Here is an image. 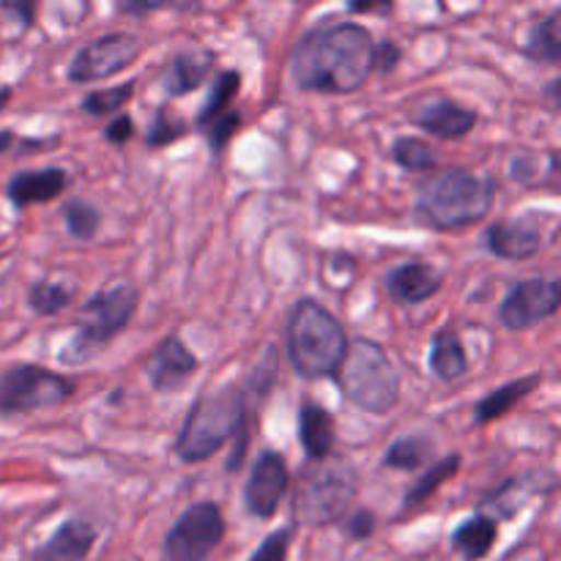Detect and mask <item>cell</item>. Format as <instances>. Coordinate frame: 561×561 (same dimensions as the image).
I'll use <instances>...</instances> for the list:
<instances>
[{"label":"cell","instance_id":"obj_1","mask_svg":"<svg viewBox=\"0 0 561 561\" xmlns=\"http://www.w3.org/2000/svg\"><path fill=\"white\" fill-rule=\"evenodd\" d=\"M376 38L359 22H327L301 33L290 49V77L296 88L327 96L356 93L370 75Z\"/></svg>","mask_w":561,"mask_h":561},{"label":"cell","instance_id":"obj_2","mask_svg":"<svg viewBox=\"0 0 561 561\" xmlns=\"http://www.w3.org/2000/svg\"><path fill=\"white\" fill-rule=\"evenodd\" d=\"M250 411L252 400L241 381L197 394L173 447L181 463H206L236 438H250Z\"/></svg>","mask_w":561,"mask_h":561},{"label":"cell","instance_id":"obj_3","mask_svg":"<svg viewBox=\"0 0 561 561\" xmlns=\"http://www.w3.org/2000/svg\"><path fill=\"white\" fill-rule=\"evenodd\" d=\"M496 179L471 168H444L416 186L414 214L438 233L466 230L482 222L496 201Z\"/></svg>","mask_w":561,"mask_h":561},{"label":"cell","instance_id":"obj_4","mask_svg":"<svg viewBox=\"0 0 561 561\" xmlns=\"http://www.w3.org/2000/svg\"><path fill=\"white\" fill-rule=\"evenodd\" d=\"M348 332L343 321L318 299L296 301L285 323V348L296 376L307 381L332 378L348 351Z\"/></svg>","mask_w":561,"mask_h":561},{"label":"cell","instance_id":"obj_5","mask_svg":"<svg viewBox=\"0 0 561 561\" xmlns=\"http://www.w3.org/2000/svg\"><path fill=\"white\" fill-rule=\"evenodd\" d=\"M332 378L343 398L370 416L389 414L403 398V376L398 365L387 348L370 337L351 340Z\"/></svg>","mask_w":561,"mask_h":561},{"label":"cell","instance_id":"obj_6","mask_svg":"<svg viewBox=\"0 0 561 561\" xmlns=\"http://www.w3.org/2000/svg\"><path fill=\"white\" fill-rule=\"evenodd\" d=\"M140 307V288L131 283H115L110 288L96 290L85 305L80 307L77 329L60 348V367H85L107 351L118 334L129 329Z\"/></svg>","mask_w":561,"mask_h":561},{"label":"cell","instance_id":"obj_7","mask_svg":"<svg viewBox=\"0 0 561 561\" xmlns=\"http://www.w3.org/2000/svg\"><path fill=\"white\" fill-rule=\"evenodd\" d=\"M359 496V471L348 458H327L299 471L294 488V520L307 529L343 524Z\"/></svg>","mask_w":561,"mask_h":561},{"label":"cell","instance_id":"obj_8","mask_svg":"<svg viewBox=\"0 0 561 561\" xmlns=\"http://www.w3.org/2000/svg\"><path fill=\"white\" fill-rule=\"evenodd\" d=\"M75 392V378L49 370V367L22 362V365L5 367L0 373V416L58 409V405L69 403Z\"/></svg>","mask_w":561,"mask_h":561},{"label":"cell","instance_id":"obj_9","mask_svg":"<svg viewBox=\"0 0 561 561\" xmlns=\"http://www.w3.org/2000/svg\"><path fill=\"white\" fill-rule=\"evenodd\" d=\"M228 524L214 502H195L179 515L162 542V561H208L222 546Z\"/></svg>","mask_w":561,"mask_h":561},{"label":"cell","instance_id":"obj_10","mask_svg":"<svg viewBox=\"0 0 561 561\" xmlns=\"http://www.w3.org/2000/svg\"><path fill=\"white\" fill-rule=\"evenodd\" d=\"M140 38L131 36V33H104V36L91 38L85 47L77 49L66 77H69V82H75V85H91V82L110 80V77L129 69V66L140 58Z\"/></svg>","mask_w":561,"mask_h":561},{"label":"cell","instance_id":"obj_11","mask_svg":"<svg viewBox=\"0 0 561 561\" xmlns=\"http://www.w3.org/2000/svg\"><path fill=\"white\" fill-rule=\"evenodd\" d=\"M561 307V283L553 277L520 279L499 305V323L507 332H526L551 321Z\"/></svg>","mask_w":561,"mask_h":561},{"label":"cell","instance_id":"obj_12","mask_svg":"<svg viewBox=\"0 0 561 561\" xmlns=\"http://www.w3.org/2000/svg\"><path fill=\"white\" fill-rule=\"evenodd\" d=\"M290 491V466L285 455L274 449H263L255 458L250 471V480L244 485V504L250 515L268 520L277 515L285 493Z\"/></svg>","mask_w":561,"mask_h":561},{"label":"cell","instance_id":"obj_13","mask_svg":"<svg viewBox=\"0 0 561 561\" xmlns=\"http://www.w3.org/2000/svg\"><path fill=\"white\" fill-rule=\"evenodd\" d=\"M197 370H201V359L195 356V351L179 334H168L148 356L146 381L153 392L175 394L192 381Z\"/></svg>","mask_w":561,"mask_h":561},{"label":"cell","instance_id":"obj_14","mask_svg":"<svg viewBox=\"0 0 561 561\" xmlns=\"http://www.w3.org/2000/svg\"><path fill=\"white\" fill-rule=\"evenodd\" d=\"M482 244L499 261L520 263L540 255L546 236H542V225L535 217H507L488 225Z\"/></svg>","mask_w":561,"mask_h":561},{"label":"cell","instance_id":"obj_15","mask_svg":"<svg viewBox=\"0 0 561 561\" xmlns=\"http://www.w3.org/2000/svg\"><path fill=\"white\" fill-rule=\"evenodd\" d=\"M409 118L416 129L427 131L438 140H463L466 135L474 131L480 115H477V110L466 107L449 96H427L416 107H411Z\"/></svg>","mask_w":561,"mask_h":561},{"label":"cell","instance_id":"obj_16","mask_svg":"<svg viewBox=\"0 0 561 561\" xmlns=\"http://www.w3.org/2000/svg\"><path fill=\"white\" fill-rule=\"evenodd\" d=\"M557 488V474L546 469H535L526 471L520 477H510L504 480L496 491L488 493L485 499L480 502V513L491 515L496 524L502 520H513L520 510L526 507L531 496H546Z\"/></svg>","mask_w":561,"mask_h":561},{"label":"cell","instance_id":"obj_17","mask_svg":"<svg viewBox=\"0 0 561 561\" xmlns=\"http://www.w3.org/2000/svg\"><path fill=\"white\" fill-rule=\"evenodd\" d=\"M389 299L400 307H420L444 288V272L427 261H400L383 277Z\"/></svg>","mask_w":561,"mask_h":561},{"label":"cell","instance_id":"obj_18","mask_svg":"<svg viewBox=\"0 0 561 561\" xmlns=\"http://www.w3.org/2000/svg\"><path fill=\"white\" fill-rule=\"evenodd\" d=\"M69 190V173L64 168H38L20 170L5 184V197L14 208L44 206V203L58 201Z\"/></svg>","mask_w":561,"mask_h":561},{"label":"cell","instance_id":"obj_19","mask_svg":"<svg viewBox=\"0 0 561 561\" xmlns=\"http://www.w3.org/2000/svg\"><path fill=\"white\" fill-rule=\"evenodd\" d=\"M99 540V529L88 518H66L42 546L33 551L31 561H85Z\"/></svg>","mask_w":561,"mask_h":561},{"label":"cell","instance_id":"obj_20","mask_svg":"<svg viewBox=\"0 0 561 561\" xmlns=\"http://www.w3.org/2000/svg\"><path fill=\"white\" fill-rule=\"evenodd\" d=\"M217 55L206 47L179 49L164 66V96L181 99L195 93L197 88L206 85L208 77L214 75Z\"/></svg>","mask_w":561,"mask_h":561},{"label":"cell","instance_id":"obj_21","mask_svg":"<svg viewBox=\"0 0 561 561\" xmlns=\"http://www.w3.org/2000/svg\"><path fill=\"white\" fill-rule=\"evenodd\" d=\"M296 433H299L301 453L310 463L332 458L334 442H337V422L327 405L305 398L299 405V420H296Z\"/></svg>","mask_w":561,"mask_h":561},{"label":"cell","instance_id":"obj_22","mask_svg":"<svg viewBox=\"0 0 561 561\" xmlns=\"http://www.w3.org/2000/svg\"><path fill=\"white\" fill-rule=\"evenodd\" d=\"M427 367H431L433 376L444 383L460 381V378L469 373L471 359L458 329L442 327L433 334L431 351H427Z\"/></svg>","mask_w":561,"mask_h":561},{"label":"cell","instance_id":"obj_23","mask_svg":"<svg viewBox=\"0 0 561 561\" xmlns=\"http://www.w3.org/2000/svg\"><path fill=\"white\" fill-rule=\"evenodd\" d=\"M540 383H542V373H529V376L507 381L504 387L488 392L485 398L474 405V411H471V420H474L477 427H485V425H491V422L502 420V416H507L510 411L520 403V400H526L529 394H535V389L540 387Z\"/></svg>","mask_w":561,"mask_h":561},{"label":"cell","instance_id":"obj_24","mask_svg":"<svg viewBox=\"0 0 561 561\" xmlns=\"http://www.w3.org/2000/svg\"><path fill=\"white\" fill-rule=\"evenodd\" d=\"M499 542V524L485 513H474L466 520H460L458 529L449 537L453 548L463 561H482L491 557V551Z\"/></svg>","mask_w":561,"mask_h":561},{"label":"cell","instance_id":"obj_25","mask_svg":"<svg viewBox=\"0 0 561 561\" xmlns=\"http://www.w3.org/2000/svg\"><path fill=\"white\" fill-rule=\"evenodd\" d=\"M460 469H463V455L460 453H449V455H444V458L433 460L431 469H427L425 474H422L420 480H416L414 485L405 491L403 513H411V510H416V507H422V504L431 502V499L436 496V493L442 491L447 482H453L455 477L460 474Z\"/></svg>","mask_w":561,"mask_h":561},{"label":"cell","instance_id":"obj_26","mask_svg":"<svg viewBox=\"0 0 561 561\" xmlns=\"http://www.w3.org/2000/svg\"><path fill=\"white\" fill-rule=\"evenodd\" d=\"M520 53L537 64H559L561 60V11L540 16L526 31Z\"/></svg>","mask_w":561,"mask_h":561},{"label":"cell","instance_id":"obj_27","mask_svg":"<svg viewBox=\"0 0 561 561\" xmlns=\"http://www.w3.org/2000/svg\"><path fill=\"white\" fill-rule=\"evenodd\" d=\"M436 458V444L431 436H400L383 453L381 466L392 471H416L422 466H431Z\"/></svg>","mask_w":561,"mask_h":561},{"label":"cell","instance_id":"obj_28","mask_svg":"<svg viewBox=\"0 0 561 561\" xmlns=\"http://www.w3.org/2000/svg\"><path fill=\"white\" fill-rule=\"evenodd\" d=\"M239 91H241V71L239 69L217 71L211 80V88H208L206 102H203L201 113H197V118H195L197 129L203 131L208 124H211V121H217L219 115L228 113V110L233 107Z\"/></svg>","mask_w":561,"mask_h":561},{"label":"cell","instance_id":"obj_29","mask_svg":"<svg viewBox=\"0 0 561 561\" xmlns=\"http://www.w3.org/2000/svg\"><path fill=\"white\" fill-rule=\"evenodd\" d=\"M75 296V285L60 283V279H38L27 288V310L38 318H53L64 312L66 307H71Z\"/></svg>","mask_w":561,"mask_h":561},{"label":"cell","instance_id":"obj_30","mask_svg":"<svg viewBox=\"0 0 561 561\" xmlns=\"http://www.w3.org/2000/svg\"><path fill=\"white\" fill-rule=\"evenodd\" d=\"M389 159L405 173H433L438 168L436 148L416 135H403L389 148Z\"/></svg>","mask_w":561,"mask_h":561},{"label":"cell","instance_id":"obj_31","mask_svg":"<svg viewBox=\"0 0 561 561\" xmlns=\"http://www.w3.org/2000/svg\"><path fill=\"white\" fill-rule=\"evenodd\" d=\"M60 217H64L66 233L75 241H93L102 230V211L93 206L85 197H71L60 206Z\"/></svg>","mask_w":561,"mask_h":561},{"label":"cell","instance_id":"obj_32","mask_svg":"<svg viewBox=\"0 0 561 561\" xmlns=\"http://www.w3.org/2000/svg\"><path fill=\"white\" fill-rule=\"evenodd\" d=\"M131 99H135V80L85 93L80 102V110L88 115V118H107V115L121 113Z\"/></svg>","mask_w":561,"mask_h":561},{"label":"cell","instance_id":"obj_33","mask_svg":"<svg viewBox=\"0 0 561 561\" xmlns=\"http://www.w3.org/2000/svg\"><path fill=\"white\" fill-rule=\"evenodd\" d=\"M277 378H279V354H277V345H266V351L261 354V359L255 362V367L250 370V376L244 378V389L250 394L252 403H263L268 394L274 392L277 387Z\"/></svg>","mask_w":561,"mask_h":561},{"label":"cell","instance_id":"obj_34","mask_svg":"<svg viewBox=\"0 0 561 561\" xmlns=\"http://www.w3.org/2000/svg\"><path fill=\"white\" fill-rule=\"evenodd\" d=\"M186 135H190V124H186L181 115H175L173 110L159 107L157 113H153L151 124L146 126V146L151 148V151H157V148H168L173 146V142L184 140Z\"/></svg>","mask_w":561,"mask_h":561},{"label":"cell","instance_id":"obj_35","mask_svg":"<svg viewBox=\"0 0 561 561\" xmlns=\"http://www.w3.org/2000/svg\"><path fill=\"white\" fill-rule=\"evenodd\" d=\"M241 124H244V115H241L239 107H230L228 113H222L217 121H211V124L203 129V131H206L208 151H211L214 157H222L225 148L230 146V140L239 135Z\"/></svg>","mask_w":561,"mask_h":561},{"label":"cell","instance_id":"obj_36","mask_svg":"<svg viewBox=\"0 0 561 561\" xmlns=\"http://www.w3.org/2000/svg\"><path fill=\"white\" fill-rule=\"evenodd\" d=\"M290 546H294V526L272 531L261 546L255 548L250 561H288Z\"/></svg>","mask_w":561,"mask_h":561},{"label":"cell","instance_id":"obj_37","mask_svg":"<svg viewBox=\"0 0 561 561\" xmlns=\"http://www.w3.org/2000/svg\"><path fill=\"white\" fill-rule=\"evenodd\" d=\"M356 279V261L351 255H332L323 263V283L332 290H348Z\"/></svg>","mask_w":561,"mask_h":561},{"label":"cell","instance_id":"obj_38","mask_svg":"<svg viewBox=\"0 0 561 561\" xmlns=\"http://www.w3.org/2000/svg\"><path fill=\"white\" fill-rule=\"evenodd\" d=\"M343 529H345V537H348L351 542L370 540V537L378 531L376 513H373V510H367V507L354 510V513H348L343 518Z\"/></svg>","mask_w":561,"mask_h":561},{"label":"cell","instance_id":"obj_39","mask_svg":"<svg viewBox=\"0 0 561 561\" xmlns=\"http://www.w3.org/2000/svg\"><path fill=\"white\" fill-rule=\"evenodd\" d=\"M400 58H403V49H400V44L394 42V38H383V42L376 44L373 66H376V71H381V75H392V71L398 69Z\"/></svg>","mask_w":561,"mask_h":561},{"label":"cell","instance_id":"obj_40","mask_svg":"<svg viewBox=\"0 0 561 561\" xmlns=\"http://www.w3.org/2000/svg\"><path fill=\"white\" fill-rule=\"evenodd\" d=\"M102 137L110 142V146H118V148L126 146V142L135 137V118L126 113H118L107 126H104Z\"/></svg>","mask_w":561,"mask_h":561},{"label":"cell","instance_id":"obj_41","mask_svg":"<svg viewBox=\"0 0 561 561\" xmlns=\"http://www.w3.org/2000/svg\"><path fill=\"white\" fill-rule=\"evenodd\" d=\"M0 11H11V14H20L22 16V27L31 31L33 22H36V5L33 3H0Z\"/></svg>","mask_w":561,"mask_h":561},{"label":"cell","instance_id":"obj_42","mask_svg":"<svg viewBox=\"0 0 561 561\" xmlns=\"http://www.w3.org/2000/svg\"><path fill=\"white\" fill-rule=\"evenodd\" d=\"M348 14H383V11H392V3H348Z\"/></svg>","mask_w":561,"mask_h":561},{"label":"cell","instance_id":"obj_43","mask_svg":"<svg viewBox=\"0 0 561 561\" xmlns=\"http://www.w3.org/2000/svg\"><path fill=\"white\" fill-rule=\"evenodd\" d=\"M546 102H548V110H551V113H559L561 110V82L559 80L548 82Z\"/></svg>","mask_w":561,"mask_h":561},{"label":"cell","instance_id":"obj_44","mask_svg":"<svg viewBox=\"0 0 561 561\" xmlns=\"http://www.w3.org/2000/svg\"><path fill=\"white\" fill-rule=\"evenodd\" d=\"M14 140H16L14 131H11V129H0V153L9 151V148L14 146Z\"/></svg>","mask_w":561,"mask_h":561},{"label":"cell","instance_id":"obj_45","mask_svg":"<svg viewBox=\"0 0 561 561\" xmlns=\"http://www.w3.org/2000/svg\"><path fill=\"white\" fill-rule=\"evenodd\" d=\"M9 102H11V88L3 85V88H0V113H3L5 104H9Z\"/></svg>","mask_w":561,"mask_h":561}]
</instances>
